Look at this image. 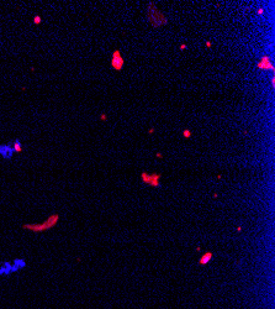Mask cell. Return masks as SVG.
<instances>
[{"mask_svg":"<svg viewBox=\"0 0 275 309\" xmlns=\"http://www.w3.org/2000/svg\"><path fill=\"white\" fill-rule=\"evenodd\" d=\"M58 220H59V215H58V214H53L46 221H43L41 224H25L22 227L27 229V230H31V231H33V233H42V231H46V230L56 226L57 223H58Z\"/></svg>","mask_w":275,"mask_h":309,"instance_id":"cell-2","label":"cell"},{"mask_svg":"<svg viewBox=\"0 0 275 309\" xmlns=\"http://www.w3.org/2000/svg\"><path fill=\"white\" fill-rule=\"evenodd\" d=\"M0 154L3 156V158L5 160H10L14 154V150H12V146L9 145V144H5V145H0Z\"/></svg>","mask_w":275,"mask_h":309,"instance_id":"cell-7","label":"cell"},{"mask_svg":"<svg viewBox=\"0 0 275 309\" xmlns=\"http://www.w3.org/2000/svg\"><path fill=\"white\" fill-rule=\"evenodd\" d=\"M183 136H184L185 139L191 137V131H190V130H188V129H185V130L183 131Z\"/></svg>","mask_w":275,"mask_h":309,"instance_id":"cell-12","label":"cell"},{"mask_svg":"<svg viewBox=\"0 0 275 309\" xmlns=\"http://www.w3.org/2000/svg\"><path fill=\"white\" fill-rule=\"evenodd\" d=\"M110 64H111V67H112L115 71H117V72L122 71L123 64H125V60H123V57H122L120 50H115V51L112 52L111 63H110Z\"/></svg>","mask_w":275,"mask_h":309,"instance_id":"cell-4","label":"cell"},{"mask_svg":"<svg viewBox=\"0 0 275 309\" xmlns=\"http://www.w3.org/2000/svg\"><path fill=\"white\" fill-rule=\"evenodd\" d=\"M257 14H258L259 16H263V14H264V9H263V8H259V9L257 10Z\"/></svg>","mask_w":275,"mask_h":309,"instance_id":"cell-13","label":"cell"},{"mask_svg":"<svg viewBox=\"0 0 275 309\" xmlns=\"http://www.w3.org/2000/svg\"><path fill=\"white\" fill-rule=\"evenodd\" d=\"M161 173H147V172H142L141 173V179L143 183L149 184L151 187H159L161 185Z\"/></svg>","mask_w":275,"mask_h":309,"instance_id":"cell-3","label":"cell"},{"mask_svg":"<svg viewBox=\"0 0 275 309\" xmlns=\"http://www.w3.org/2000/svg\"><path fill=\"white\" fill-rule=\"evenodd\" d=\"M205 45H206V47H209V48H210V47L212 46V43H211L210 41H206V43H205Z\"/></svg>","mask_w":275,"mask_h":309,"instance_id":"cell-17","label":"cell"},{"mask_svg":"<svg viewBox=\"0 0 275 309\" xmlns=\"http://www.w3.org/2000/svg\"><path fill=\"white\" fill-rule=\"evenodd\" d=\"M106 119H107V115H106V114H104V113H103V114H101V115H100V120H101V121H105V120H106Z\"/></svg>","mask_w":275,"mask_h":309,"instance_id":"cell-14","label":"cell"},{"mask_svg":"<svg viewBox=\"0 0 275 309\" xmlns=\"http://www.w3.org/2000/svg\"><path fill=\"white\" fill-rule=\"evenodd\" d=\"M155 156L158 157V158H162V157H163V154H162L161 152H157V154H155Z\"/></svg>","mask_w":275,"mask_h":309,"instance_id":"cell-16","label":"cell"},{"mask_svg":"<svg viewBox=\"0 0 275 309\" xmlns=\"http://www.w3.org/2000/svg\"><path fill=\"white\" fill-rule=\"evenodd\" d=\"M147 17H148V21L153 27H161L168 24L167 17L162 14V11L158 10L154 5V3H149L148 8H147Z\"/></svg>","mask_w":275,"mask_h":309,"instance_id":"cell-1","label":"cell"},{"mask_svg":"<svg viewBox=\"0 0 275 309\" xmlns=\"http://www.w3.org/2000/svg\"><path fill=\"white\" fill-rule=\"evenodd\" d=\"M15 272H19L16 266L10 261H4L0 263V277H8Z\"/></svg>","mask_w":275,"mask_h":309,"instance_id":"cell-5","label":"cell"},{"mask_svg":"<svg viewBox=\"0 0 275 309\" xmlns=\"http://www.w3.org/2000/svg\"><path fill=\"white\" fill-rule=\"evenodd\" d=\"M257 68L262 69V71H271V72L275 71V67H274V64L271 62V58H270V56H268V54L263 56L262 58L259 60V62L257 63Z\"/></svg>","mask_w":275,"mask_h":309,"instance_id":"cell-6","label":"cell"},{"mask_svg":"<svg viewBox=\"0 0 275 309\" xmlns=\"http://www.w3.org/2000/svg\"><path fill=\"white\" fill-rule=\"evenodd\" d=\"M12 263L16 266V268L19 269V271H21V269H24V268L27 266L26 260H24V258H15V260L12 261Z\"/></svg>","mask_w":275,"mask_h":309,"instance_id":"cell-9","label":"cell"},{"mask_svg":"<svg viewBox=\"0 0 275 309\" xmlns=\"http://www.w3.org/2000/svg\"><path fill=\"white\" fill-rule=\"evenodd\" d=\"M270 82H271V87H273V88H275V78H274V77L271 78V81H270Z\"/></svg>","mask_w":275,"mask_h":309,"instance_id":"cell-15","label":"cell"},{"mask_svg":"<svg viewBox=\"0 0 275 309\" xmlns=\"http://www.w3.org/2000/svg\"><path fill=\"white\" fill-rule=\"evenodd\" d=\"M185 48H186V45H184V43L180 45V50H185Z\"/></svg>","mask_w":275,"mask_h":309,"instance_id":"cell-19","label":"cell"},{"mask_svg":"<svg viewBox=\"0 0 275 309\" xmlns=\"http://www.w3.org/2000/svg\"><path fill=\"white\" fill-rule=\"evenodd\" d=\"M212 256H213V255H212V252H210V251H209V252H205V254H204V255L200 257V260H199V263H200L201 266H204V265H207V263H209V262L212 260Z\"/></svg>","mask_w":275,"mask_h":309,"instance_id":"cell-8","label":"cell"},{"mask_svg":"<svg viewBox=\"0 0 275 309\" xmlns=\"http://www.w3.org/2000/svg\"><path fill=\"white\" fill-rule=\"evenodd\" d=\"M12 150H14V152H17V153H21L22 152V145H21V141L19 140V139H16L14 142H12Z\"/></svg>","mask_w":275,"mask_h":309,"instance_id":"cell-10","label":"cell"},{"mask_svg":"<svg viewBox=\"0 0 275 309\" xmlns=\"http://www.w3.org/2000/svg\"><path fill=\"white\" fill-rule=\"evenodd\" d=\"M148 132H149V134H154V127H151V129L148 130Z\"/></svg>","mask_w":275,"mask_h":309,"instance_id":"cell-18","label":"cell"},{"mask_svg":"<svg viewBox=\"0 0 275 309\" xmlns=\"http://www.w3.org/2000/svg\"><path fill=\"white\" fill-rule=\"evenodd\" d=\"M41 22H42V17H41L40 15L33 16V24H35V25H40Z\"/></svg>","mask_w":275,"mask_h":309,"instance_id":"cell-11","label":"cell"}]
</instances>
